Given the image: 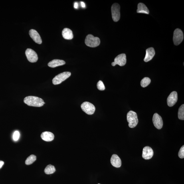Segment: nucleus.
<instances>
[{"mask_svg":"<svg viewBox=\"0 0 184 184\" xmlns=\"http://www.w3.org/2000/svg\"><path fill=\"white\" fill-rule=\"evenodd\" d=\"M24 102L28 106L34 107H41L45 104L42 99L33 96L26 97L24 99Z\"/></svg>","mask_w":184,"mask_h":184,"instance_id":"1","label":"nucleus"},{"mask_svg":"<svg viewBox=\"0 0 184 184\" xmlns=\"http://www.w3.org/2000/svg\"><path fill=\"white\" fill-rule=\"evenodd\" d=\"M127 120L129 122V126L130 128L136 127L139 122L137 115L136 112L131 111L127 115Z\"/></svg>","mask_w":184,"mask_h":184,"instance_id":"2","label":"nucleus"},{"mask_svg":"<svg viewBox=\"0 0 184 184\" xmlns=\"http://www.w3.org/2000/svg\"><path fill=\"white\" fill-rule=\"evenodd\" d=\"M85 43L89 47H96L100 45V40L99 38L94 37L92 35L89 34L86 36L85 40Z\"/></svg>","mask_w":184,"mask_h":184,"instance_id":"3","label":"nucleus"},{"mask_svg":"<svg viewBox=\"0 0 184 184\" xmlns=\"http://www.w3.org/2000/svg\"><path fill=\"white\" fill-rule=\"evenodd\" d=\"M71 75V73L69 72L62 73L56 76L52 80V83L55 85L59 84L69 78Z\"/></svg>","mask_w":184,"mask_h":184,"instance_id":"4","label":"nucleus"},{"mask_svg":"<svg viewBox=\"0 0 184 184\" xmlns=\"http://www.w3.org/2000/svg\"><path fill=\"white\" fill-rule=\"evenodd\" d=\"M120 6L117 3H115L111 7L112 17L113 21L115 22H118L120 19Z\"/></svg>","mask_w":184,"mask_h":184,"instance_id":"5","label":"nucleus"},{"mask_svg":"<svg viewBox=\"0 0 184 184\" xmlns=\"http://www.w3.org/2000/svg\"><path fill=\"white\" fill-rule=\"evenodd\" d=\"M81 108L84 112L88 115L93 114L96 110L95 107L91 103L85 102L81 105Z\"/></svg>","mask_w":184,"mask_h":184,"instance_id":"6","label":"nucleus"},{"mask_svg":"<svg viewBox=\"0 0 184 184\" xmlns=\"http://www.w3.org/2000/svg\"><path fill=\"white\" fill-rule=\"evenodd\" d=\"M183 34L181 29L177 28L174 33L173 41L176 45H179L183 41Z\"/></svg>","mask_w":184,"mask_h":184,"instance_id":"7","label":"nucleus"},{"mask_svg":"<svg viewBox=\"0 0 184 184\" xmlns=\"http://www.w3.org/2000/svg\"><path fill=\"white\" fill-rule=\"evenodd\" d=\"M127 62L126 56L125 54H121L117 56L115 58L114 62H112V65L115 66L118 64L120 66H124L126 64Z\"/></svg>","mask_w":184,"mask_h":184,"instance_id":"8","label":"nucleus"},{"mask_svg":"<svg viewBox=\"0 0 184 184\" xmlns=\"http://www.w3.org/2000/svg\"><path fill=\"white\" fill-rule=\"evenodd\" d=\"M25 54L27 59L31 62H35L37 61L38 56L36 52L30 48H27L25 51Z\"/></svg>","mask_w":184,"mask_h":184,"instance_id":"9","label":"nucleus"},{"mask_svg":"<svg viewBox=\"0 0 184 184\" xmlns=\"http://www.w3.org/2000/svg\"><path fill=\"white\" fill-rule=\"evenodd\" d=\"M153 121L155 128L158 129L162 128L163 126V121L160 115L157 113H155L153 117Z\"/></svg>","mask_w":184,"mask_h":184,"instance_id":"10","label":"nucleus"},{"mask_svg":"<svg viewBox=\"0 0 184 184\" xmlns=\"http://www.w3.org/2000/svg\"><path fill=\"white\" fill-rule=\"evenodd\" d=\"M178 100V94L177 92L174 91L171 93L167 99V104L169 107L175 105Z\"/></svg>","mask_w":184,"mask_h":184,"instance_id":"11","label":"nucleus"},{"mask_svg":"<svg viewBox=\"0 0 184 184\" xmlns=\"http://www.w3.org/2000/svg\"><path fill=\"white\" fill-rule=\"evenodd\" d=\"M153 151L151 148L146 146L143 149L142 157L145 160L151 159L153 156Z\"/></svg>","mask_w":184,"mask_h":184,"instance_id":"12","label":"nucleus"},{"mask_svg":"<svg viewBox=\"0 0 184 184\" xmlns=\"http://www.w3.org/2000/svg\"><path fill=\"white\" fill-rule=\"evenodd\" d=\"M29 34L30 37L33 39L36 43L38 44H41L42 43L41 38L38 32L35 29H31L30 30Z\"/></svg>","mask_w":184,"mask_h":184,"instance_id":"13","label":"nucleus"},{"mask_svg":"<svg viewBox=\"0 0 184 184\" xmlns=\"http://www.w3.org/2000/svg\"><path fill=\"white\" fill-rule=\"evenodd\" d=\"M155 54V52L154 48H150L146 50V54L144 59V61L145 62H147L151 60Z\"/></svg>","mask_w":184,"mask_h":184,"instance_id":"14","label":"nucleus"},{"mask_svg":"<svg viewBox=\"0 0 184 184\" xmlns=\"http://www.w3.org/2000/svg\"><path fill=\"white\" fill-rule=\"evenodd\" d=\"M111 162L113 167L116 168L120 167L122 163L120 157L115 154L112 155L111 159Z\"/></svg>","mask_w":184,"mask_h":184,"instance_id":"15","label":"nucleus"},{"mask_svg":"<svg viewBox=\"0 0 184 184\" xmlns=\"http://www.w3.org/2000/svg\"><path fill=\"white\" fill-rule=\"evenodd\" d=\"M62 34L64 39L66 40H71L73 38L72 31L69 28H64L62 30Z\"/></svg>","mask_w":184,"mask_h":184,"instance_id":"16","label":"nucleus"},{"mask_svg":"<svg viewBox=\"0 0 184 184\" xmlns=\"http://www.w3.org/2000/svg\"><path fill=\"white\" fill-rule=\"evenodd\" d=\"M65 64L66 62L63 60L56 59L48 63V65L50 67L54 68L58 66L64 65Z\"/></svg>","mask_w":184,"mask_h":184,"instance_id":"17","label":"nucleus"},{"mask_svg":"<svg viewBox=\"0 0 184 184\" xmlns=\"http://www.w3.org/2000/svg\"><path fill=\"white\" fill-rule=\"evenodd\" d=\"M41 136L43 140L46 141H52L54 140V135L52 132L46 131L42 133Z\"/></svg>","mask_w":184,"mask_h":184,"instance_id":"18","label":"nucleus"},{"mask_svg":"<svg viewBox=\"0 0 184 184\" xmlns=\"http://www.w3.org/2000/svg\"><path fill=\"white\" fill-rule=\"evenodd\" d=\"M137 13L149 14V11L148 8L144 4L139 3L137 6Z\"/></svg>","mask_w":184,"mask_h":184,"instance_id":"19","label":"nucleus"},{"mask_svg":"<svg viewBox=\"0 0 184 184\" xmlns=\"http://www.w3.org/2000/svg\"><path fill=\"white\" fill-rule=\"evenodd\" d=\"M56 171L55 167L53 165H48L44 169V172L46 174L49 175L53 174Z\"/></svg>","mask_w":184,"mask_h":184,"instance_id":"20","label":"nucleus"},{"mask_svg":"<svg viewBox=\"0 0 184 184\" xmlns=\"http://www.w3.org/2000/svg\"><path fill=\"white\" fill-rule=\"evenodd\" d=\"M37 159V157L36 155H32L27 157L25 161V164L27 165H29L33 164L35 162Z\"/></svg>","mask_w":184,"mask_h":184,"instance_id":"21","label":"nucleus"},{"mask_svg":"<svg viewBox=\"0 0 184 184\" xmlns=\"http://www.w3.org/2000/svg\"><path fill=\"white\" fill-rule=\"evenodd\" d=\"M178 117L180 120H184V105L180 106L178 112Z\"/></svg>","mask_w":184,"mask_h":184,"instance_id":"22","label":"nucleus"},{"mask_svg":"<svg viewBox=\"0 0 184 184\" xmlns=\"http://www.w3.org/2000/svg\"><path fill=\"white\" fill-rule=\"evenodd\" d=\"M151 83V80L149 78L145 77L141 80V87L144 88L149 85Z\"/></svg>","mask_w":184,"mask_h":184,"instance_id":"23","label":"nucleus"},{"mask_svg":"<svg viewBox=\"0 0 184 184\" xmlns=\"http://www.w3.org/2000/svg\"><path fill=\"white\" fill-rule=\"evenodd\" d=\"M97 87L99 90L103 91L105 90V87L104 83L101 80H99L97 84Z\"/></svg>","mask_w":184,"mask_h":184,"instance_id":"24","label":"nucleus"},{"mask_svg":"<svg viewBox=\"0 0 184 184\" xmlns=\"http://www.w3.org/2000/svg\"><path fill=\"white\" fill-rule=\"evenodd\" d=\"M178 156L180 158L183 159L184 157V146L183 145L180 149L178 153Z\"/></svg>","mask_w":184,"mask_h":184,"instance_id":"25","label":"nucleus"},{"mask_svg":"<svg viewBox=\"0 0 184 184\" xmlns=\"http://www.w3.org/2000/svg\"><path fill=\"white\" fill-rule=\"evenodd\" d=\"M20 136V134L19 131H16L14 133L13 139L14 141H17L19 139Z\"/></svg>","mask_w":184,"mask_h":184,"instance_id":"26","label":"nucleus"},{"mask_svg":"<svg viewBox=\"0 0 184 184\" xmlns=\"http://www.w3.org/2000/svg\"><path fill=\"white\" fill-rule=\"evenodd\" d=\"M4 164V163L3 161H0V169L2 167Z\"/></svg>","mask_w":184,"mask_h":184,"instance_id":"27","label":"nucleus"},{"mask_svg":"<svg viewBox=\"0 0 184 184\" xmlns=\"http://www.w3.org/2000/svg\"><path fill=\"white\" fill-rule=\"evenodd\" d=\"M78 6V4L77 3H74V7L75 8L77 9Z\"/></svg>","mask_w":184,"mask_h":184,"instance_id":"28","label":"nucleus"},{"mask_svg":"<svg viewBox=\"0 0 184 184\" xmlns=\"http://www.w3.org/2000/svg\"><path fill=\"white\" fill-rule=\"evenodd\" d=\"M81 5L82 7L83 8H85V3L84 2H81Z\"/></svg>","mask_w":184,"mask_h":184,"instance_id":"29","label":"nucleus"},{"mask_svg":"<svg viewBox=\"0 0 184 184\" xmlns=\"http://www.w3.org/2000/svg\"><path fill=\"white\" fill-rule=\"evenodd\" d=\"M100 184L99 183V184Z\"/></svg>","mask_w":184,"mask_h":184,"instance_id":"30","label":"nucleus"}]
</instances>
